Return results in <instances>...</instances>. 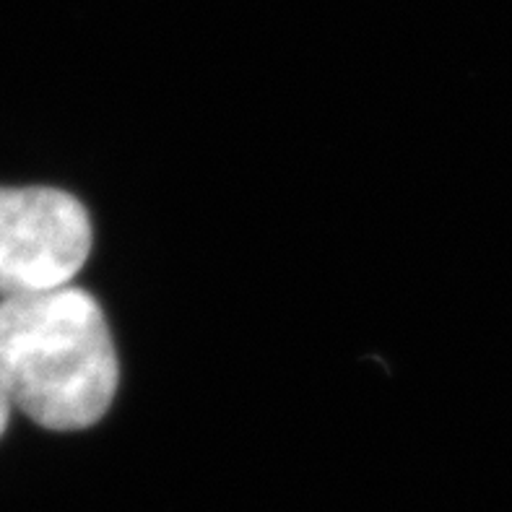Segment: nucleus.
Returning <instances> with one entry per match:
<instances>
[{"mask_svg":"<svg viewBox=\"0 0 512 512\" xmlns=\"http://www.w3.org/2000/svg\"><path fill=\"white\" fill-rule=\"evenodd\" d=\"M120 383L115 341L86 289L60 286L0 302V385L52 432L94 427Z\"/></svg>","mask_w":512,"mask_h":512,"instance_id":"nucleus-1","label":"nucleus"},{"mask_svg":"<svg viewBox=\"0 0 512 512\" xmlns=\"http://www.w3.org/2000/svg\"><path fill=\"white\" fill-rule=\"evenodd\" d=\"M91 250L84 203L58 188H0V297L68 286Z\"/></svg>","mask_w":512,"mask_h":512,"instance_id":"nucleus-2","label":"nucleus"},{"mask_svg":"<svg viewBox=\"0 0 512 512\" xmlns=\"http://www.w3.org/2000/svg\"><path fill=\"white\" fill-rule=\"evenodd\" d=\"M11 401H8L6 390H3V385H0V435L6 432L8 427V419H11Z\"/></svg>","mask_w":512,"mask_h":512,"instance_id":"nucleus-3","label":"nucleus"}]
</instances>
